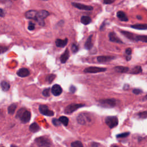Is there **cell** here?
I'll return each mask as SVG.
<instances>
[{
	"label": "cell",
	"instance_id": "cell-6",
	"mask_svg": "<svg viewBox=\"0 0 147 147\" xmlns=\"http://www.w3.org/2000/svg\"><path fill=\"white\" fill-rule=\"evenodd\" d=\"M84 105L83 104H76L72 103L68 105L64 109V112L66 114H71L74 111H75L77 109L83 107Z\"/></svg>",
	"mask_w": 147,
	"mask_h": 147
},
{
	"label": "cell",
	"instance_id": "cell-2",
	"mask_svg": "<svg viewBox=\"0 0 147 147\" xmlns=\"http://www.w3.org/2000/svg\"><path fill=\"white\" fill-rule=\"evenodd\" d=\"M99 105L105 108H112L116 105V100L114 99H103L99 100Z\"/></svg>",
	"mask_w": 147,
	"mask_h": 147
},
{
	"label": "cell",
	"instance_id": "cell-7",
	"mask_svg": "<svg viewBox=\"0 0 147 147\" xmlns=\"http://www.w3.org/2000/svg\"><path fill=\"white\" fill-rule=\"evenodd\" d=\"M39 111L41 114L47 116H53L54 115V112L49 110L47 105H41L39 106L38 107Z\"/></svg>",
	"mask_w": 147,
	"mask_h": 147
},
{
	"label": "cell",
	"instance_id": "cell-16",
	"mask_svg": "<svg viewBox=\"0 0 147 147\" xmlns=\"http://www.w3.org/2000/svg\"><path fill=\"white\" fill-rule=\"evenodd\" d=\"M68 42V39L66 38L64 40H61V39H56L55 41V44L57 47H61V48H63L67 44Z\"/></svg>",
	"mask_w": 147,
	"mask_h": 147
},
{
	"label": "cell",
	"instance_id": "cell-44",
	"mask_svg": "<svg viewBox=\"0 0 147 147\" xmlns=\"http://www.w3.org/2000/svg\"><path fill=\"white\" fill-rule=\"evenodd\" d=\"M4 16H5V13L3 10V9H1V17H4Z\"/></svg>",
	"mask_w": 147,
	"mask_h": 147
},
{
	"label": "cell",
	"instance_id": "cell-48",
	"mask_svg": "<svg viewBox=\"0 0 147 147\" xmlns=\"http://www.w3.org/2000/svg\"><path fill=\"white\" fill-rule=\"evenodd\" d=\"M41 1H48V0H41Z\"/></svg>",
	"mask_w": 147,
	"mask_h": 147
},
{
	"label": "cell",
	"instance_id": "cell-23",
	"mask_svg": "<svg viewBox=\"0 0 147 147\" xmlns=\"http://www.w3.org/2000/svg\"><path fill=\"white\" fill-rule=\"evenodd\" d=\"M1 87L3 91H7L10 88V84L7 82L3 80V81H2L1 83Z\"/></svg>",
	"mask_w": 147,
	"mask_h": 147
},
{
	"label": "cell",
	"instance_id": "cell-10",
	"mask_svg": "<svg viewBox=\"0 0 147 147\" xmlns=\"http://www.w3.org/2000/svg\"><path fill=\"white\" fill-rule=\"evenodd\" d=\"M51 92L54 96H59L62 92V88L59 84H54L51 88Z\"/></svg>",
	"mask_w": 147,
	"mask_h": 147
},
{
	"label": "cell",
	"instance_id": "cell-21",
	"mask_svg": "<svg viewBox=\"0 0 147 147\" xmlns=\"http://www.w3.org/2000/svg\"><path fill=\"white\" fill-rule=\"evenodd\" d=\"M39 130H40V127H39L38 125L35 122L32 123L29 126V130L31 132L35 133V132L38 131Z\"/></svg>",
	"mask_w": 147,
	"mask_h": 147
},
{
	"label": "cell",
	"instance_id": "cell-39",
	"mask_svg": "<svg viewBox=\"0 0 147 147\" xmlns=\"http://www.w3.org/2000/svg\"><path fill=\"white\" fill-rule=\"evenodd\" d=\"M69 90V91L71 92L74 93L76 91V88L75 86H71Z\"/></svg>",
	"mask_w": 147,
	"mask_h": 147
},
{
	"label": "cell",
	"instance_id": "cell-3",
	"mask_svg": "<svg viewBox=\"0 0 147 147\" xmlns=\"http://www.w3.org/2000/svg\"><path fill=\"white\" fill-rule=\"evenodd\" d=\"M77 121L80 125H87L92 121V119L87 114L81 113L77 117Z\"/></svg>",
	"mask_w": 147,
	"mask_h": 147
},
{
	"label": "cell",
	"instance_id": "cell-13",
	"mask_svg": "<svg viewBox=\"0 0 147 147\" xmlns=\"http://www.w3.org/2000/svg\"><path fill=\"white\" fill-rule=\"evenodd\" d=\"M29 71L25 68H20L17 72V75L21 77V78H25L29 75Z\"/></svg>",
	"mask_w": 147,
	"mask_h": 147
},
{
	"label": "cell",
	"instance_id": "cell-12",
	"mask_svg": "<svg viewBox=\"0 0 147 147\" xmlns=\"http://www.w3.org/2000/svg\"><path fill=\"white\" fill-rule=\"evenodd\" d=\"M114 59H115L114 56H100L97 57V60L99 63L108 62Z\"/></svg>",
	"mask_w": 147,
	"mask_h": 147
},
{
	"label": "cell",
	"instance_id": "cell-11",
	"mask_svg": "<svg viewBox=\"0 0 147 147\" xmlns=\"http://www.w3.org/2000/svg\"><path fill=\"white\" fill-rule=\"evenodd\" d=\"M72 5L73 6H74L76 8H78L80 10H92L93 9L92 6H87L81 3H72Z\"/></svg>",
	"mask_w": 147,
	"mask_h": 147
},
{
	"label": "cell",
	"instance_id": "cell-37",
	"mask_svg": "<svg viewBox=\"0 0 147 147\" xmlns=\"http://www.w3.org/2000/svg\"><path fill=\"white\" fill-rule=\"evenodd\" d=\"M35 28V25L31 22H29V24H28V29L29 30H34Z\"/></svg>",
	"mask_w": 147,
	"mask_h": 147
},
{
	"label": "cell",
	"instance_id": "cell-43",
	"mask_svg": "<svg viewBox=\"0 0 147 147\" xmlns=\"http://www.w3.org/2000/svg\"><path fill=\"white\" fill-rule=\"evenodd\" d=\"M114 2V0H103V3L105 4H110Z\"/></svg>",
	"mask_w": 147,
	"mask_h": 147
},
{
	"label": "cell",
	"instance_id": "cell-17",
	"mask_svg": "<svg viewBox=\"0 0 147 147\" xmlns=\"http://www.w3.org/2000/svg\"><path fill=\"white\" fill-rule=\"evenodd\" d=\"M69 52L68 49L67 48L65 49V51H64V52L61 55V56H60V61L61 63H65L68 59L69 58Z\"/></svg>",
	"mask_w": 147,
	"mask_h": 147
},
{
	"label": "cell",
	"instance_id": "cell-20",
	"mask_svg": "<svg viewBox=\"0 0 147 147\" xmlns=\"http://www.w3.org/2000/svg\"><path fill=\"white\" fill-rule=\"evenodd\" d=\"M114 70L119 73H125L129 71V68L123 66H117L114 68Z\"/></svg>",
	"mask_w": 147,
	"mask_h": 147
},
{
	"label": "cell",
	"instance_id": "cell-47",
	"mask_svg": "<svg viewBox=\"0 0 147 147\" xmlns=\"http://www.w3.org/2000/svg\"><path fill=\"white\" fill-rule=\"evenodd\" d=\"M145 99H147V95L145 96Z\"/></svg>",
	"mask_w": 147,
	"mask_h": 147
},
{
	"label": "cell",
	"instance_id": "cell-27",
	"mask_svg": "<svg viewBox=\"0 0 147 147\" xmlns=\"http://www.w3.org/2000/svg\"><path fill=\"white\" fill-rule=\"evenodd\" d=\"M59 121L61 122V123H63V125H64V126H67L68 124V122H69V119L68 118L65 117V116H61L59 118Z\"/></svg>",
	"mask_w": 147,
	"mask_h": 147
},
{
	"label": "cell",
	"instance_id": "cell-38",
	"mask_svg": "<svg viewBox=\"0 0 147 147\" xmlns=\"http://www.w3.org/2000/svg\"><path fill=\"white\" fill-rule=\"evenodd\" d=\"M138 116L141 118H147V111H144L138 114Z\"/></svg>",
	"mask_w": 147,
	"mask_h": 147
},
{
	"label": "cell",
	"instance_id": "cell-19",
	"mask_svg": "<svg viewBox=\"0 0 147 147\" xmlns=\"http://www.w3.org/2000/svg\"><path fill=\"white\" fill-rule=\"evenodd\" d=\"M117 16L122 21H128V18H127L126 14L122 11H118L117 13Z\"/></svg>",
	"mask_w": 147,
	"mask_h": 147
},
{
	"label": "cell",
	"instance_id": "cell-9",
	"mask_svg": "<svg viewBox=\"0 0 147 147\" xmlns=\"http://www.w3.org/2000/svg\"><path fill=\"white\" fill-rule=\"evenodd\" d=\"M31 117V114L30 112L28 110H25L23 114L21 115L20 117L21 121L24 123H26L29 122Z\"/></svg>",
	"mask_w": 147,
	"mask_h": 147
},
{
	"label": "cell",
	"instance_id": "cell-29",
	"mask_svg": "<svg viewBox=\"0 0 147 147\" xmlns=\"http://www.w3.org/2000/svg\"><path fill=\"white\" fill-rule=\"evenodd\" d=\"M136 41L147 42V36H136Z\"/></svg>",
	"mask_w": 147,
	"mask_h": 147
},
{
	"label": "cell",
	"instance_id": "cell-42",
	"mask_svg": "<svg viewBox=\"0 0 147 147\" xmlns=\"http://www.w3.org/2000/svg\"><path fill=\"white\" fill-rule=\"evenodd\" d=\"M7 50V47H3V46H1V53H3V52H6V51Z\"/></svg>",
	"mask_w": 147,
	"mask_h": 147
},
{
	"label": "cell",
	"instance_id": "cell-26",
	"mask_svg": "<svg viewBox=\"0 0 147 147\" xmlns=\"http://www.w3.org/2000/svg\"><path fill=\"white\" fill-rule=\"evenodd\" d=\"M17 108V105L15 103H13L10 105L7 108V112L9 114H13L16 109Z\"/></svg>",
	"mask_w": 147,
	"mask_h": 147
},
{
	"label": "cell",
	"instance_id": "cell-32",
	"mask_svg": "<svg viewBox=\"0 0 147 147\" xmlns=\"http://www.w3.org/2000/svg\"><path fill=\"white\" fill-rule=\"evenodd\" d=\"M78 49H79V47H78V46L76 44L74 43V44H72V46H71V50H72V51L73 53H76V52H77L78 51Z\"/></svg>",
	"mask_w": 147,
	"mask_h": 147
},
{
	"label": "cell",
	"instance_id": "cell-5",
	"mask_svg": "<svg viewBox=\"0 0 147 147\" xmlns=\"http://www.w3.org/2000/svg\"><path fill=\"white\" fill-rule=\"evenodd\" d=\"M36 144L39 146H50L51 142L50 140L45 137H39L34 140Z\"/></svg>",
	"mask_w": 147,
	"mask_h": 147
},
{
	"label": "cell",
	"instance_id": "cell-35",
	"mask_svg": "<svg viewBox=\"0 0 147 147\" xmlns=\"http://www.w3.org/2000/svg\"><path fill=\"white\" fill-rule=\"evenodd\" d=\"M129 135V132H126V133H121L119 134H117L116 136V137L117 138H125L127 136H128Z\"/></svg>",
	"mask_w": 147,
	"mask_h": 147
},
{
	"label": "cell",
	"instance_id": "cell-45",
	"mask_svg": "<svg viewBox=\"0 0 147 147\" xmlns=\"http://www.w3.org/2000/svg\"><path fill=\"white\" fill-rule=\"evenodd\" d=\"M99 145H100V144L98 143H96V142H92V144H91L92 146H97Z\"/></svg>",
	"mask_w": 147,
	"mask_h": 147
},
{
	"label": "cell",
	"instance_id": "cell-36",
	"mask_svg": "<svg viewBox=\"0 0 147 147\" xmlns=\"http://www.w3.org/2000/svg\"><path fill=\"white\" fill-rule=\"evenodd\" d=\"M49 90H50L49 88H46V89L44 90V91H42V95L44 96H49V95H50Z\"/></svg>",
	"mask_w": 147,
	"mask_h": 147
},
{
	"label": "cell",
	"instance_id": "cell-33",
	"mask_svg": "<svg viewBox=\"0 0 147 147\" xmlns=\"http://www.w3.org/2000/svg\"><path fill=\"white\" fill-rule=\"evenodd\" d=\"M25 110H26V109H24V108H21V109H20L17 111L16 117V118H20V117H21V115L23 114V113L24 112V111H25Z\"/></svg>",
	"mask_w": 147,
	"mask_h": 147
},
{
	"label": "cell",
	"instance_id": "cell-15",
	"mask_svg": "<svg viewBox=\"0 0 147 147\" xmlns=\"http://www.w3.org/2000/svg\"><path fill=\"white\" fill-rule=\"evenodd\" d=\"M37 11L30 10L26 12L25 17L28 19H33L35 20L37 16Z\"/></svg>",
	"mask_w": 147,
	"mask_h": 147
},
{
	"label": "cell",
	"instance_id": "cell-18",
	"mask_svg": "<svg viewBox=\"0 0 147 147\" xmlns=\"http://www.w3.org/2000/svg\"><path fill=\"white\" fill-rule=\"evenodd\" d=\"M92 35H90L88 38L86 40V42L84 44V47L86 49H88V50H90L93 46V43H92Z\"/></svg>",
	"mask_w": 147,
	"mask_h": 147
},
{
	"label": "cell",
	"instance_id": "cell-31",
	"mask_svg": "<svg viewBox=\"0 0 147 147\" xmlns=\"http://www.w3.org/2000/svg\"><path fill=\"white\" fill-rule=\"evenodd\" d=\"M71 146L72 147H83L82 143L79 141H76L71 143Z\"/></svg>",
	"mask_w": 147,
	"mask_h": 147
},
{
	"label": "cell",
	"instance_id": "cell-41",
	"mask_svg": "<svg viewBox=\"0 0 147 147\" xmlns=\"http://www.w3.org/2000/svg\"><path fill=\"white\" fill-rule=\"evenodd\" d=\"M125 53H126V54L127 55H131V48H127L125 50Z\"/></svg>",
	"mask_w": 147,
	"mask_h": 147
},
{
	"label": "cell",
	"instance_id": "cell-14",
	"mask_svg": "<svg viewBox=\"0 0 147 147\" xmlns=\"http://www.w3.org/2000/svg\"><path fill=\"white\" fill-rule=\"evenodd\" d=\"M109 40L111 42H117V43H123V42L117 36L116 34L114 32H110L109 34Z\"/></svg>",
	"mask_w": 147,
	"mask_h": 147
},
{
	"label": "cell",
	"instance_id": "cell-1",
	"mask_svg": "<svg viewBox=\"0 0 147 147\" xmlns=\"http://www.w3.org/2000/svg\"><path fill=\"white\" fill-rule=\"evenodd\" d=\"M49 15V13L47 10H40L39 11H37V16L35 19V20L37 22V23L40 26H44L45 24L44 19L46 18Z\"/></svg>",
	"mask_w": 147,
	"mask_h": 147
},
{
	"label": "cell",
	"instance_id": "cell-34",
	"mask_svg": "<svg viewBox=\"0 0 147 147\" xmlns=\"http://www.w3.org/2000/svg\"><path fill=\"white\" fill-rule=\"evenodd\" d=\"M52 123L53 124V125H55V126H60V125H61V122L59 121V119H56V118H53V119H52Z\"/></svg>",
	"mask_w": 147,
	"mask_h": 147
},
{
	"label": "cell",
	"instance_id": "cell-46",
	"mask_svg": "<svg viewBox=\"0 0 147 147\" xmlns=\"http://www.w3.org/2000/svg\"><path fill=\"white\" fill-rule=\"evenodd\" d=\"M131 55H127L126 59V60H127V61H129V60H130L131 59Z\"/></svg>",
	"mask_w": 147,
	"mask_h": 147
},
{
	"label": "cell",
	"instance_id": "cell-40",
	"mask_svg": "<svg viewBox=\"0 0 147 147\" xmlns=\"http://www.w3.org/2000/svg\"><path fill=\"white\" fill-rule=\"evenodd\" d=\"M133 92L134 94H140V93L142 92V91H141V90H140V89H137V88H136V89H134V90H133Z\"/></svg>",
	"mask_w": 147,
	"mask_h": 147
},
{
	"label": "cell",
	"instance_id": "cell-8",
	"mask_svg": "<svg viewBox=\"0 0 147 147\" xmlns=\"http://www.w3.org/2000/svg\"><path fill=\"white\" fill-rule=\"evenodd\" d=\"M106 71V68H101L98 67H89L84 70V72L86 73H98L105 72Z\"/></svg>",
	"mask_w": 147,
	"mask_h": 147
},
{
	"label": "cell",
	"instance_id": "cell-30",
	"mask_svg": "<svg viewBox=\"0 0 147 147\" xmlns=\"http://www.w3.org/2000/svg\"><path fill=\"white\" fill-rule=\"evenodd\" d=\"M56 75L54 74H49L46 77V81L48 82L49 83H51L53 80L55 79Z\"/></svg>",
	"mask_w": 147,
	"mask_h": 147
},
{
	"label": "cell",
	"instance_id": "cell-25",
	"mask_svg": "<svg viewBox=\"0 0 147 147\" xmlns=\"http://www.w3.org/2000/svg\"><path fill=\"white\" fill-rule=\"evenodd\" d=\"M121 33L129 39L136 41V36H134L133 34L128 32H125V31H122Z\"/></svg>",
	"mask_w": 147,
	"mask_h": 147
},
{
	"label": "cell",
	"instance_id": "cell-22",
	"mask_svg": "<svg viewBox=\"0 0 147 147\" xmlns=\"http://www.w3.org/2000/svg\"><path fill=\"white\" fill-rule=\"evenodd\" d=\"M80 21L84 25H88V24H89L91 22V19L88 16H82L81 17Z\"/></svg>",
	"mask_w": 147,
	"mask_h": 147
},
{
	"label": "cell",
	"instance_id": "cell-28",
	"mask_svg": "<svg viewBox=\"0 0 147 147\" xmlns=\"http://www.w3.org/2000/svg\"><path fill=\"white\" fill-rule=\"evenodd\" d=\"M142 72V69L140 66H136L134 67L130 71V74H138Z\"/></svg>",
	"mask_w": 147,
	"mask_h": 147
},
{
	"label": "cell",
	"instance_id": "cell-4",
	"mask_svg": "<svg viewBox=\"0 0 147 147\" xmlns=\"http://www.w3.org/2000/svg\"><path fill=\"white\" fill-rule=\"evenodd\" d=\"M105 123L110 129H113L118 125V119L115 116H108L105 119Z\"/></svg>",
	"mask_w": 147,
	"mask_h": 147
},
{
	"label": "cell",
	"instance_id": "cell-24",
	"mask_svg": "<svg viewBox=\"0 0 147 147\" xmlns=\"http://www.w3.org/2000/svg\"><path fill=\"white\" fill-rule=\"evenodd\" d=\"M131 27L134 29H140V30H144L147 29V24H136L131 25Z\"/></svg>",
	"mask_w": 147,
	"mask_h": 147
}]
</instances>
